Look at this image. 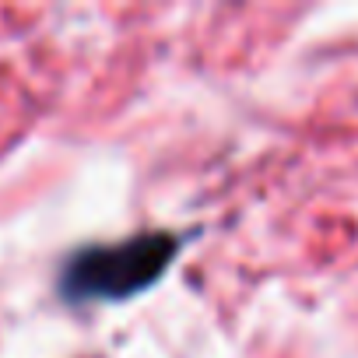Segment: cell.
Listing matches in <instances>:
<instances>
[{
  "mask_svg": "<svg viewBox=\"0 0 358 358\" xmlns=\"http://www.w3.org/2000/svg\"><path fill=\"white\" fill-rule=\"evenodd\" d=\"M176 250H179V236L172 232H141L123 243L88 246L64 264L60 288L74 302L130 299L169 267Z\"/></svg>",
  "mask_w": 358,
  "mask_h": 358,
  "instance_id": "cell-1",
  "label": "cell"
}]
</instances>
